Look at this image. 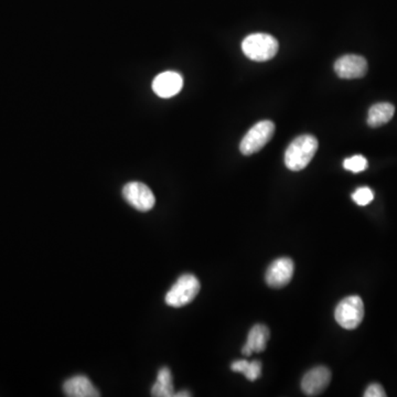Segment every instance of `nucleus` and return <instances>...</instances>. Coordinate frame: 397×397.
I'll list each match as a JSON object with an SVG mask.
<instances>
[{
  "label": "nucleus",
  "instance_id": "nucleus-1",
  "mask_svg": "<svg viewBox=\"0 0 397 397\" xmlns=\"http://www.w3.org/2000/svg\"><path fill=\"white\" fill-rule=\"evenodd\" d=\"M318 150L317 138L312 135H303L292 141L285 152V165L292 171L306 168Z\"/></svg>",
  "mask_w": 397,
  "mask_h": 397
},
{
  "label": "nucleus",
  "instance_id": "nucleus-2",
  "mask_svg": "<svg viewBox=\"0 0 397 397\" xmlns=\"http://www.w3.org/2000/svg\"><path fill=\"white\" fill-rule=\"evenodd\" d=\"M278 41L266 33H254L242 42V50L248 59L257 62L273 59L278 52Z\"/></svg>",
  "mask_w": 397,
  "mask_h": 397
},
{
  "label": "nucleus",
  "instance_id": "nucleus-3",
  "mask_svg": "<svg viewBox=\"0 0 397 397\" xmlns=\"http://www.w3.org/2000/svg\"><path fill=\"white\" fill-rule=\"evenodd\" d=\"M200 288L201 285L196 276L191 274L180 276L174 286L165 294V303L174 308L187 306L196 299Z\"/></svg>",
  "mask_w": 397,
  "mask_h": 397
},
{
  "label": "nucleus",
  "instance_id": "nucleus-4",
  "mask_svg": "<svg viewBox=\"0 0 397 397\" xmlns=\"http://www.w3.org/2000/svg\"><path fill=\"white\" fill-rule=\"evenodd\" d=\"M334 318L342 328H358L364 318V303L358 296H349L340 301L334 310Z\"/></svg>",
  "mask_w": 397,
  "mask_h": 397
},
{
  "label": "nucleus",
  "instance_id": "nucleus-5",
  "mask_svg": "<svg viewBox=\"0 0 397 397\" xmlns=\"http://www.w3.org/2000/svg\"><path fill=\"white\" fill-rule=\"evenodd\" d=\"M275 124L273 121H262L254 125L241 141L240 150L244 156L258 152L273 138Z\"/></svg>",
  "mask_w": 397,
  "mask_h": 397
},
{
  "label": "nucleus",
  "instance_id": "nucleus-6",
  "mask_svg": "<svg viewBox=\"0 0 397 397\" xmlns=\"http://www.w3.org/2000/svg\"><path fill=\"white\" fill-rule=\"evenodd\" d=\"M123 196L127 203L141 212H148L154 207L156 198L150 187L141 182L132 181L123 187Z\"/></svg>",
  "mask_w": 397,
  "mask_h": 397
},
{
  "label": "nucleus",
  "instance_id": "nucleus-7",
  "mask_svg": "<svg viewBox=\"0 0 397 397\" xmlns=\"http://www.w3.org/2000/svg\"><path fill=\"white\" fill-rule=\"evenodd\" d=\"M294 262L287 257L276 259L269 265L265 279L272 288H283L289 284L294 276Z\"/></svg>",
  "mask_w": 397,
  "mask_h": 397
},
{
  "label": "nucleus",
  "instance_id": "nucleus-8",
  "mask_svg": "<svg viewBox=\"0 0 397 397\" xmlns=\"http://www.w3.org/2000/svg\"><path fill=\"white\" fill-rule=\"evenodd\" d=\"M334 71L341 79H360L367 74V62L361 55H343L336 61Z\"/></svg>",
  "mask_w": 397,
  "mask_h": 397
},
{
  "label": "nucleus",
  "instance_id": "nucleus-9",
  "mask_svg": "<svg viewBox=\"0 0 397 397\" xmlns=\"http://www.w3.org/2000/svg\"><path fill=\"white\" fill-rule=\"evenodd\" d=\"M330 380L331 372L328 367H316L303 376L301 389L308 396H317L328 387Z\"/></svg>",
  "mask_w": 397,
  "mask_h": 397
},
{
  "label": "nucleus",
  "instance_id": "nucleus-10",
  "mask_svg": "<svg viewBox=\"0 0 397 397\" xmlns=\"http://www.w3.org/2000/svg\"><path fill=\"white\" fill-rule=\"evenodd\" d=\"M183 86V79L176 72L167 71L160 73L152 81V91L161 99H170L180 93Z\"/></svg>",
  "mask_w": 397,
  "mask_h": 397
},
{
  "label": "nucleus",
  "instance_id": "nucleus-11",
  "mask_svg": "<svg viewBox=\"0 0 397 397\" xmlns=\"http://www.w3.org/2000/svg\"><path fill=\"white\" fill-rule=\"evenodd\" d=\"M63 391L69 397H99V389L94 386L85 375H75L66 380L63 384Z\"/></svg>",
  "mask_w": 397,
  "mask_h": 397
},
{
  "label": "nucleus",
  "instance_id": "nucleus-12",
  "mask_svg": "<svg viewBox=\"0 0 397 397\" xmlns=\"http://www.w3.org/2000/svg\"><path fill=\"white\" fill-rule=\"evenodd\" d=\"M269 339V329L266 325H254L247 336V341L243 347L242 353L245 356H252V353H261L265 351Z\"/></svg>",
  "mask_w": 397,
  "mask_h": 397
},
{
  "label": "nucleus",
  "instance_id": "nucleus-13",
  "mask_svg": "<svg viewBox=\"0 0 397 397\" xmlns=\"http://www.w3.org/2000/svg\"><path fill=\"white\" fill-rule=\"evenodd\" d=\"M394 113V105H391V103H378V104H374L369 110L367 124H369V127H373V128L383 126V125L389 123L393 119Z\"/></svg>",
  "mask_w": 397,
  "mask_h": 397
},
{
  "label": "nucleus",
  "instance_id": "nucleus-14",
  "mask_svg": "<svg viewBox=\"0 0 397 397\" xmlns=\"http://www.w3.org/2000/svg\"><path fill=\"white\" fill-rule=\"evenodd\" d=\"M152 396L172 397L174 396L172 375L168 367H161L157 375V382L152 385Z\"/></svg>",
  "mask_w": 397,
  "mask_h": 397
},
{
  "label": "nucleus",
  "instance_id": "nucleus-15",
  "mask_svg": "<svg viewBox=\"0 0 397 397\" xmlns=\"http://www.w3.org/2000/svg\"><path fill=\"white\" fill-rule=\"evenodd\" d=\"M232 371L243 373L251 382L256 380L262 374V363L259 361L248 362L247 360H237L231 364Z\"/></svg>",
  "mask_w": 397,
  "mask_h": 397
},
{
  "label": "nucleus",
  "instance_id": "nucleus-16",
  "mask_svg": "<svg viewBox=\"0 0 397 397\" xmlns=\"http://www.w3.org/2000/svg\"><path fill=\"white\" fill-rule=\"evenodd\" d=\"M343 167L351 172L358 174V172H362L367 168V160L361 154H356L353 157L345 159L343 161Z\"/></svg>",
  "mask_w": 397,
  "mask_h": 397
},
{
  "label": "nucleus",
  "instance_id": "nucleus-17",
  "mask_svg": "<svg viewBox=\"0 0 397 397\" xmlns=\"http://www.w3.org/2000/svg\"><path fill=\"white\" fill-rule=\"evenodd\" d=\"M353 201L356 202L360 207H365L371 203L374 198V193L367 187H362L356 189V192L352 194Z\"/></svg>",
  "mask_w": 397,
  "mask_h": 397
},
{
  "label": "nucleus",
  "instance_id": "nucleus-18",
  "mask_svg": "<svg viewBox=\"0 0 397 397\" xmlns=\"http://www.w3.org/2000/svg\"><path fill=\"white\" fill-rule=\"evenodd\" d=\"M385 391H384L383 387L378 383H373L369 385L367 389H365V393H364V397H385Z\"/></svg>",
  "mask_w": 397,
  "mask_h": 397
},
{
  "label": "nucleus",
  "instance_id": "nucleus-19",
  "mask_svg": "<svg viewBox=\"0 0 397 397\" xmlns=\"http://www.w3.org/2000/svg\"><path fill=\"white\" fill-rule=\"evenodd\" d=\"M191 396L190 393L187 391H181L179 393H174V397H189Z\"/></svg>",
  "mask_w": 397,
  "mask_h": 397
}]
</instances>
